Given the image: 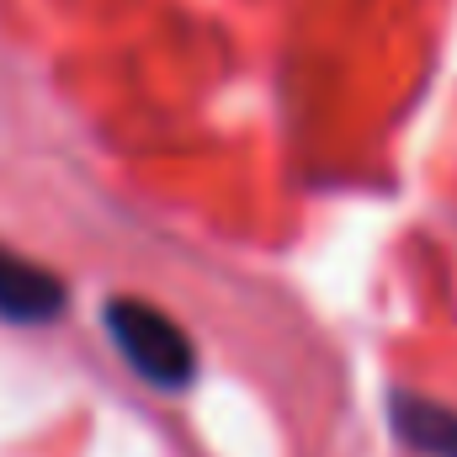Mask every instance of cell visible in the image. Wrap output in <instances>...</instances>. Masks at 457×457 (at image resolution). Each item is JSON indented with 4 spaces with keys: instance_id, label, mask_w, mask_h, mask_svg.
Wrapping results in <instances>:
<instances>
[{
    "instance_id": "1",
    "label": "cell",
    "mask_w": 457,
    "mask_h": 457,
    "mask_svg": "<svg viewBox=\"0 0 457 457\" xmlns=\"http://www.w3.org/2000/svg\"><path fill=\"white\" fill-rule=\"evenodd\" d=\"M102 325L112 336L117 356L133 367V378H144L160 394H181L197 378V345L192 336L149 298H128L117 293L102 303Z\"/></svg>"
},
{
    "instance_id": "2",
    "label": "cell",
    "mask_w": 457,
    "mask_h": 457,
    "mask_svg": "<svg viewBox=\"0 0 457 457\" xmlns=\"http://www.w3.org/2000/svg\"><path fill=\"white\" fill-rule=\"evenodd\" d=\"M64 303H70V287L48 266L0 245V320L5 325H48L64 314Z\"/></svg>"
},
{
    "instance_id": "3",
    "label": "cell",
    "mask_w": 457,
    "mask_h": 457,
    "mask_svg": "<svg viewBox=\"0 0 457 457\" xmlns=\"http://www.w3.org/2000/svg\"><path fill=\"white\" fill-rule=\"evenodd\" d=\"M388 415H394V431L404 447L426 457H457V410H442L420 394H394Z\"/></svg>"
}]
</instances>
